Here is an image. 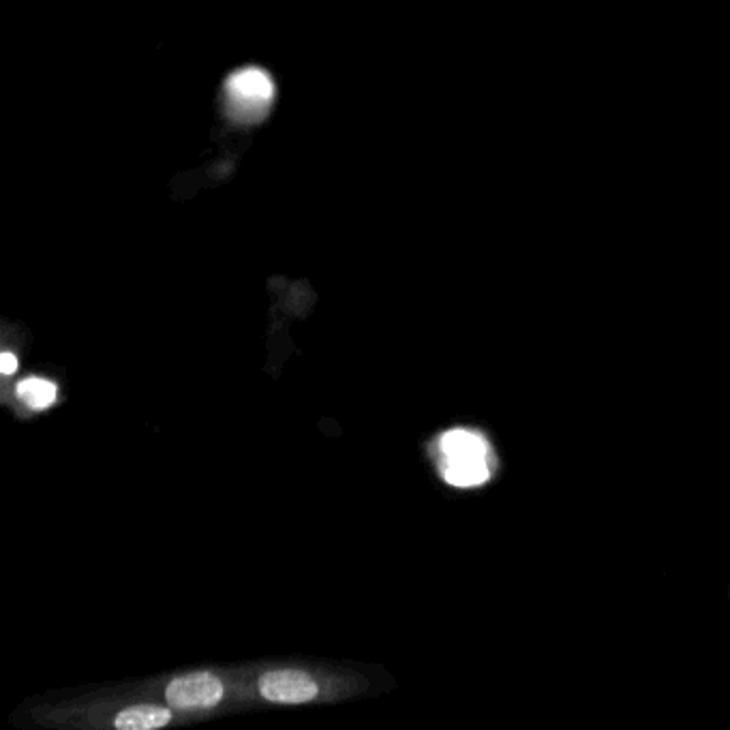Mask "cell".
<instances>
[{"label": "cell", "mask_w": 730, "mask_h": 730, "mask_svg": "<svg viewBox=\"0 0 730 730\" xmlns=\"http://www.w3.org/2000/svg\"><path fill=\"white\" fill-rule=\"evenodd\" d=\"M441 474L452 486H480L489 482L493 471V452L489 441L474 431L454 429L441 437Z\"/></svg>", "instance_id": "6da1fadb"}, {"label": "cell", "mask_w": 730, "mask_h": 730, "mask_svg": "<svg viewBox=\"0 0 730 730\" xmlns=\"http://www.w3.org/2000/svg\"><path fill=\"white\" fill-rule=\"evenodd\" d=\"M277 97L272 75L262 67H242L223 84L225 114L238 125H260Z\"/></svg>", "instance_id": "7a4b0ae2"}, {"label": "cell", "mask_w": 730, "mask_h": 730, "mask_svg": "<svg viewBox=\"0 0 730 730\" xmlns=\"http://www.w3.org/2000/svg\"><path fill=\"white\" fill-rule=\"evenodd\" d=\"M167 703L172 709H195L215 707L223 698V686L217 677L208 673H197L189 677L174 679L167 686Z\"/></svg>", "instance_id": "3957f363"}, {"label": "cell", "mask_w": 730, "mask_h": 730, "mask_svg": "<svg viewBox=\"0 0 730 730\" xmlns=\"http://www.w3.org/2000/svg\"><path fill=\"white\" fill-rule=\"evenodd\" d=\"M260 694L272 703H309L317 696L315 681L300 671H270L260 679Z\"/></svg>", "instance_id": "277c9868"}, {"label": "cell", "mask_w": 730, "mask_h": 730, "mask_svg": "<svg viewBox=\"0 0 730 730\" xmlns=\"http://www.w3.org/2000/svg\"><path fill=\"white\" fill-rule=\"evenodd\" d=\"M172 720V711L157 705H138L118 713L116 728L120 730H152L161 728Z\"/></svg>", "instance_id": "5b68a950"}, {"label": "cell", "mask_w": 730, "mask_h": 730, "mask_svg": "<svg viewBox=\"0 0 730 730\" xmlns=\"http://www.w3.org/2000/svg\"><path fill=\"white\" fill-rule=\"evenodd\" d=\"M18 397L33 409H45L56 401V386L39 377H28L18 384Z\"/></svg>", "instance_id": "8992f818"}, {"label": "cell", "mask_w": 730, "mask_h": 730, "mask_svg": "<svg viewBox=\"0 0 730 730\" xmlns=\"http://www.w3.org/2000/svg\"><path fill=\"white\" fill-rule=\"evenodd\" d=\"M0 371H3L5 375H13L15 371H18V358L5 352L3 356H0Z\"/></svg>", "instance_id": "52a82bcc"}]
</instances>
